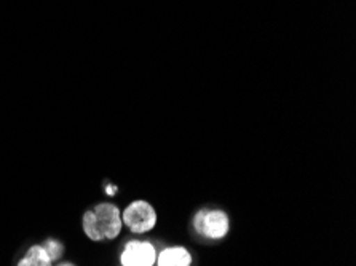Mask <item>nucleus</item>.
<instances>
[{
	"instance_id": "1",
	"label": "nucleus",
	"mask_w": 356,
	"mask_h": 266,
	"mask_svg": "<svg viewBox=\"0 0 356 266\" xmlns=\"http://www.w3.org/2000/svg\"><path fill=\"white\" fill-rule=\"evenodd\" d=\"M82 225L85 235L91 241L115 240L123 226L120 209L111 203H101L96 208L86 210Z\"/></svg>"
},
{
	"instance_id": "7",
	"label": "nucleus",
	"mask_w": 356,
	"mask_h": 266,
	"mask_svg": "<svg viewBox=\"0 0 356 266\" xmlns=\"http://www.w3.org/2000/svg\"><path fill=\"white\" fill-rule=\"evenodd\" d=\"M45 251H47V253L50 255V258H51V262H55V260H58V258H61V255H63V244L61 242H58L56 240H48L47 242H45Z\"/></svg>"
},
{
	"instance_id": "9",
	"label": "nucleus",
	"mask_w": 356,
	"mask_h": 266,
	"mask_svg": "<svg viewBox=\"0 0 356 266\" xmlns=\"http://www.w3.org/2000/svg\"><path fill=\"white\" fill-rule=\"evenodd\" d=\"M61 266H74V265H71V263H64V265H61Z\"/></svg>"
},
{
	"instance_id": "6",
	"label": "nucleus",
	"mask_w": 356,
	"mask_h": 266,
	"mask_svg": "<svg viewBox=\"0 0 356 266\" xmlns=\"http://www.w3.org/2000/svg\"><path fill=\"white\" fill-rule=\"evenodd\" d=\"M51 258L47 253L43 246H32L23 258L19 260L18 266H51Z\"/></svg>"
},
{
	"instance_id": "3",
	"label": "nucleus",
	"mask_w": 356,
	"mask_h": 266,
	"mask_svg": "<svg viewBox=\"0 0 356 266\" xmlns=\"http://www.w3.org/2000/svg\"><path fill=\"white\" fill-rule=\"evenodd\" d=\"M193 228L208 240H222L230 230V220L224 210L202 209L193 219Z\"/></svg>"
},
{
	"instance_id": "8",
	"label": "nucleus",
	"mask_w": 356,
	"mask_h": 266,
	"mask_svg": "<svg viewBox=\"0 0 356 266\" xmlns=\"http://www.w3.org/2000/svg\"><path fill=\"white\" fill-rule=\"evenodd\" d=\"M106 192L109 193V194H114V193L117 192V187H114V185H111V187H106Z\"/></svg>"
},
{
	"instance_id": "2",
	"label": "nucleus",
	"mask_w": 356,
	"mask_h": 266,
	"mask_svg": "<svg viewBox=\"0 0 356 266\" xmlns=\"http://www.w3.org/2000/svg\"><path fill=\"white\" fill-rule=\"evenodd\" d=\"M122 222L134 235H144L152 231L157 225V210L147 201L136 199L123 210Z\"/></svg>"
},
{
	"instance_id": "4",
	"label": "nucleus",
	"mask_w": 356,
	"mask_h": 266,
	"mask_svg": "<svg viewBox=\"0 0 356 266\" xmlns=\"http://www.w3.org/2000/svg\"><path fill=\"white\" fill-rule=\"evenodd\" d=\"M157 251L149 241H129L122 252L123 266H154L157 262Z\"/></svg>"
},
{
	"instance_id": "5",
	"label": "nucleus",
	"mask_w": 356,
	"mask_h": 266,
	"mask_svg": "<svg viewBox=\"0 0 356 266\" xmlns=\"http://www.w3.org/2000/svg\"><path fill=\"white\" fill-rule=\"evenodd\" d=\"M157 266H191L192 255L182 246L166 247L157 255Z\"/></svg>"
}]
</instances>
